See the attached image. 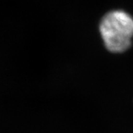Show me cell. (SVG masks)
<instances>
[{
    "label": "cell",
    "mask_w": 133,
    "mask_h": 133,
    "mask_svg": "<svg viewBox=\"0 0 133 133\" xmlns=\"http://www.w3.org/2000/svg\"><path fill=\"white\" fill-rule=\"evenodd\" d=\"M100 33L105 47L112 52H122L129 48L133 36V19L123 10H112L102 18Z\"/></svg>",
    "instance_id": "obj_1"
}]
</instances>
